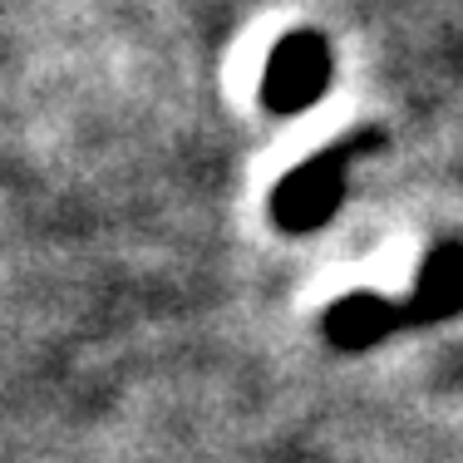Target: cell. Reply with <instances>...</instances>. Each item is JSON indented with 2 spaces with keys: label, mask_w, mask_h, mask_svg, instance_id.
Here are the masks:
<instances>
[{
  "label": "cell",
  "mask_w": 463,
  "mask_h": 463,
  "mask_svg": "<svg viewBox=\"0 0 463 463\" xmlns=\"http://www.w3.org/2000/svg\"><path fill=\"white\" fill-rule=\"evenodd\" d=\"M380 143V134H355L345 143H330L316 158H306L301 168H291L271 193V217L281 232H316L321 222L340 213V197H345V173L355 163V153H365Z\"/></svg>",
  "instance_id": "cell-1"
},
{
  "label": "cell",
  "mask_w": 463,
  "mask_h": 463,
  "mask_svg": "<svg viewBox=\"0 0 463 463\" xmlns=\"http://www.w3.org/2000/svg\"><path fill=\"white\" fill-rule=\"evenodd\" d=\"M326 84H330L326 35L296 30V35H286L281 45L271 50L267 74H261V99H267V109H277V114H301V109H311L316 99L326 94Z\"/></svg>",
  "instance_id": "cell-2"
},
{
  "label": "cell",
  "mask_w": 463,
  "mask_h": 463,
  "mask_svg": "<svg viewBox=\"0 0 463 463\" xmlns=\"http://www.w3.org/2000/svg\"><path fill=\"white\" fill-rule=\"evenodd\" d=\"M400 326H410V311L384 296H370V291H355L345 301H335L326 311V340L335 350H365V345H380L384 335H394Z\"/></svg>",
  "instance_id": "cell-3"
},
{
  "label": "cell",
  "mask_w": 463,
  "mask_h": 463,
  "mask_svg": "<svg viewBox=\"0 0 463 463\" xmlns=\"http://www.w3.org/2000/svg\"><path fill=\"white\" fill-rule=\"evenodd\" d=\"M404 311H410V326L449 321V316L463 311V241H444V247L429 251Z\"/></svg>",
  "instance_id": "cell-4"
}]
</instances>
